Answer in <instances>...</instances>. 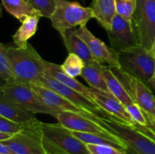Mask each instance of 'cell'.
<instances>
[{"label":"cell","mask_w":155,"mask_h":154,"mask_svg":"<svg viewBox=\"0 0 155 154\" xmlns=\"http://www.w3.org/2000/svg\"><path fill=\"white\" fill-rule=\"evenodd\" d=\"M111 69L133 101L142 108L146 117L155 120V96L151 88L121 69L117 68H111Z\"/></svg>","instance_id":"cell-8"},{"label":"cell","mask_w":155,"mask_h":154,"mask_svg":"<svg viewBox=\"0 0 155 154\" xmlns=\"http://www.w3.org/2000/svg\"><path fill=\"white\" fill-rule=\"evenodd\" d=\"M45 64L46 74L53 77L55 79L58 80L59 82L64 84L65 85L80 92V94L90 99L91 101H94L93 94H92L93 91H92V88L86 87V85L77 81L76 78H73V77L70 76L68 74L65 73L61 68V65L46 61V60L45 61Z\"/></svg>","instance_id":"cell-16"},{"label":"cell","mask_w":155,"mask_h":154,"mask_svg":"<svg viewBox=\"0 0 155 154\" xmlns=\"http://www.w3.org/2000/svg\"><path fill=\"white\" fill-rule=\"evenodd\" d=\"M95 0H93V2H95Z\"/></svg>","instance_id":"cell-38"},{"label":"cell","mask_w":155,"mask_h":154,"mask_svg":"<svg viewBox=\"0 0 155 154\" xmlns=\"http://www.w3.org/2000/svg\"><path fill=\"white\" fill-rule=\"evenodd\" d=\"M81 1H82V2H85V0H81Z\"/></svg>","instance_id":"cell-37"},{"label":"cell","mask_w":155,"mask_h":154,"mask_svg":"<svg viewBox=\"0 0 155 154\" xmlns=\"http://www.w3.org/2000/svg\"><path fill=\"white\" fill-rule=\"evenodd\" d=\"M68 52L81 57L86 63L95 60L88 48L86 42L77 34V29L72 28L59 32Z\"/></svg>","instance_id":"cell-17"},{"label":"cell","mask_w":155,"mask_h":154,"mask_svg":"<svg viewBox=\"0 0 155 154\" xmlns=\"http://www.w3.org/2000/svg\"><path fill=\"white\" fill-rule=\"evenodd\" d=\"M2 2L5 9L21 22L31 15H41L27 0H2Z\"/></svg>","instance_id":"cell-23"},{"label":"cell","mask_w":155,"mask_h":154,"mask_svg":"<svg viewBox=\"0 0 155 154\" xmlns=\"http://www.w3.org/2000/svg\"><path fill=\"white\" fill-rule=\"evenodd\" d=\"M42 131L46 154H90L86 143L61 124L42 122Z\"/></svg>","instance_id":"cell-2"},{"label":"cell","mask_w":155,"mask_h":154,"mask_svg":"<svg viewBox=\"0 0 155 154\" xmlns=\"http://www.w3.org/2000/svg\"><path fill=\"white\" fill-rule=\"evenodd\" d=\"M41 15L36 14L29 16L21 22V25L12 36L15 45L19 48L27 46L28 40L36 34Z\"/></svg>","instance_id":"cell-22"},{"label":"cell","mask_w":155,"mask_h":154,"mask_svg":"<svg viewBox=\"0 0 155 154\" xmlns=\"http://www.w3.org/2000/svg\"><path fill=\"white\" fill-rule=\"evenodd\" d=\"M102 66V63L97 60L86 63L81 76L92 88L99 91L114 98L106 84L105 79L103 75Z\"/></svg>","instance_id":"cell-18"},{"label":"cell","mask_w":155,"mask_h":154,"mask_svg":"<svg viewBox=\"0 0 155 154\" xmlns=\"http://www.w3.org/2000/svg\"><path fill=\"white\" fill-rule=\"evenodd\" d=\"M151 51H152L153 54H154V56H155V41H154V45H153V47H152V49H151Z\"/></svg>","instance_id":"cell-35"},{"label":"cell","mask_w":155,"mask_h":154,"mask_svg":"<svg viewBox=\"0 0 155 154\" xmlns=\"http://www.w3.org/2000/svg\"><path fill=\"white\" fill-rule=\"evenodd\" d=\"M0 77L2 81V84L18 82L10 61L6 57L3 49H2L1 48H0Z\"/></svg>","instance_id":"cell-26"},{"label":"cell","mask_w":155,"mask_h":154,"mask_svg":"<svg viewBox=\"0 0 155 154\" xmlns=\"http://www.w3.org/2000/svg\"><path fill=\"white\" fill-rule=\"evenodd\" d=\"M0 48L3 49L10 61L20 82L30 85L37 82L46 73L45 60L42 58L30 43L23 48L1 43Z\"/></svg>","instance_id":"cell-1"},{"label":"cell","mask_w":155,"mask_h":154,"mask_svg":"<svg viewBox=\"0 0 155 154\" xmlns=\"http://www.w3.org/2000/svg\"><path fill=\"white\" fill-rule=\"evenodd\" d=\"M152 86H153V88H155V73L154 75V79H153V81H152Z\"/></svg>","instance_id":"cell-36"},{"label":"cell","mask_w":155,"mask_h":154,"mask_svg":"<svg viewBox=\"0 0 155 154\" xmlns=\"http://www.w3.org/2000/svg\"><path fill=\"white\" fill-rule=\"evenodd\" d=\"M85 66V62L78 55L69 53L64 63L61 65L62 70L73 78L82 75Z\"/></svg>","instance_id":"cell-25"},{"label":"cell","mask_w":155,"mask_h":154,"mask_svg":"<svg viewBox=\"0 0 155 154\" xmlns=\"http://www.w3.org/2000/svg\"><path fill=\"white\" fill-rule=\"evenodd\" d=\"M15 135V134H12V133L1 132V131H0V142L6 141V140H10V139L12 138Z\"/></svg>","instance_id":"cell-34"},{"label":"cell","mask_w":155,"mask_h":154,"mask_svg":"<svg viewBox=\"0 0 155 154\" xmlns=\"http://www.w3.org/2000/svg\"><path fill=\"white\" fill-rule=\"evenodd\" d=\"M132 25L139 45L152 49L155 41V0H136Z\"/></svg>","instance_id":"cell-7"},{"label":"cell","mask_w":155,"mask_h":154,"mask_svg":"<svg viewBox=\"0 0 155 154\" xmlns=\"http://www.w3.org/2000/svg\"><path fill=\"white\" fill-rule=\"evenodd\" d=\"M0 154H14L9 146L4 143L3 142H0Z\"/></svg>","instance_id":"cell-33"},{"label":"cell","mask_w":155,"mask_h":154,"mask_svg":"<svg viewBox=\"0 0 155 154\" xmlns=\"http://www.w3.org/2000/svg\"><path fill=\"white\" fill-rule=\"evenodd\" d=\"M42 17L49 18L57 8L58 0H28Z\"/></svg>","instance_id":"cell-27"},{"label":"cell","mask_w":155,"mask_h":154,"mask_svg":"<svg viewBox=\"0 0 155 154\" xmlns=\"http://www.w3.org/2000/svg\"><path fill=\"white\" fill-rule=\"evenodd\" d=\"M36 119H35L34 120L30 121L27 123H19V122H16L15 121L0 116V131L12 133L14 134H18L25 130L26 128H28Z\"/></svg>","instance_id":"cell-28"},{"label":"cell","mask_w":155,"mask_h":154,"mask_svg":"<svg viewBox=\"0 0 155 154\" xmlns=\"http://www.w3.org/2000/svg\"><path fill=\"white\" fill-rule=\"evenodd\" d=\"M94 18L106 30H110L112 21L117 14L115 0H95L93 2Z\"/></svg>","instance_id":"cell-21"},{"label":"cell","mask_w":155,"mask_h":154,"mask_svg":"<svg viewBox=\"0 0 155 154\" xmlns=\"http://www.w3.org/2000/svg\"><path fill=\"white\" fill-rule=\"evenodd\" d=\"M118 54L121 70L153 88L155 56L151 50L138 45L119 51Z\"/></svg>","instance_id":"cell-3"},{"label":"cell","mask_w":155,"mask_h":154,"mask_svg":"<svg viewBox=\"0 0 155 154\" xmlns=\"http://www.w3.org/2000/svg\"><path fill=\"white\" fill-rule=\"evenodd\" d=\"M30 87L36 92L39 98L43 101L46 105L50 107L51 108L57 110L58 111H69L74 112V113H79V114L83 115L89 119H94L97 121L99 116L89 113L85 110H82L80 107H77L74 104L64 98L58 93L42 85L38 84V83H33L30 85Z\"/></svg>","instance_id":"cell-14"},{"label":"cell","mask_w":155,"mask_h":154,"mask_svg":"<svg viewBox=\"0 0 155 154\" xmlns=\"http://www.w3.org/2000/svg\"><path fill=\"white\" fill-rule=\"evenodd\" d=\"M94 18L93 9L84 7L77 2L58 0L57 8L50 18L51 25L58 32L86 25Z\"/></svg>","instance_id":"cell-6"},{"label":"cell","mask_w":155,"mask_h":154,"mask_svg":"<svg viewBox=\"0 0 155 154\" xmlns=\"http://www.w3.org/2000/svg\"><path fill=\"white\" fill-rule=\"evenodd\" d=\"M56 119L59 124L72 131L90 133L107 137L116 136L97 121L74 112L61 111Z\"/></svg>","instance_id":"cell-13"},{"label":"cell","mask_w":155,"mask_h":154,"mask_svg":"<svg viewBox=\"0 0 155 154\" xmlns=\"http://www.w3.org/2000/svg\"><path fill=\"white\" fill-rule=\"evenodd\" d=\"M42 154H45V153H42Z\"/></svg>","instance_id":"cell-39"},{"label":"cell","mask_w":155,"mask_h":154,"mask_svg":"<svg viewBox=\"0 0 155 154\" xmlns=\"http://www.w3.org/2000/svg\"><path fill=\"white\" fill-rule=\"evenodd\" d=\"M73 134L82 142L87 144H105L113 146L114 147L119 148L126 151L127 146L125 143L120 140L118 137H107V136L100 135V134H90V133L79 132V131H72Z\"/></svg>","instance_id":"cell-24"},{"label":"cell","mask_w":155,"mask_h":154,"mask_svg":"<svg viewBox=\"0 0 155 154\" xmlns=\"http://www.w3.org/2000/svg\"><path fill=\"white\" fill-rule=\"evenodd\" d=\"M107 33L110 47L118 52L139 45L132 22L117 14L114 18L110 30Z\"/></svg>","instance_id":"cell-12"},{"label":"cell","mask_w":155,"mask_h":154,"mask_svg":"<svg viewBox=\"0 0 155 154\" xmlns=\"http://www.w3.org/2000/svg\"><path fill=\"white\" fill-rule=\"evenodd\" d=\"M42 123L36 119L28 128L3 143L9 146L14 154L45 153L42 145Z\"/></svg>","instance_id":"cell-9"},{"label":"cell","mask_w":155,"mask_h":154,"mask_svg":"<svg viewBox=\"0 0 155 154\" xmlns=\"http://www.w3.org/2000/svg\"><path fill=\"white\" fill-rule=\"evenodd\" d=\"M0 116L19 123H27L36 119L34 113L0 95Z\"/></svg>","instance_id":"cell-19"},{"label":"cell","mask_w":155,"mask_h":154,"mask_svg":"<svg viewBox=\"0 0 155 154\" xmlns=\"http://www.w3.org/2000/svg\"><path fill=\"white\" fill-rule=\"evenodd\" d=\"M77 34L86 42L89 51L95 60L101 63H107L109 67L120 69L118 51L109 47L103 41L94 36L86 25L77 29Z\"/></svg>","instance_id":"cell-11"},{"label":"cell","mask_w":155,"mask_h":154,"mask_svg":"<svg viewBox=\"0 0 155 154\" xmlns=\"http://www.w3.org/2000/svg\"><path fill=\"white\" fill-rule=\"evenodd\" d=\"M125 107L135 123L139 124L140 125H148V121H147L145 113L136 103H132L126 106Z\"/></svg>","instance_id":"cell-31"},{"label":"cell","mask_w":155,"mask_h":154,"mask_svg":"<svg viewBox=\"0 0 155 154\" xmlns=\"http://www.w3.org/2000/svg\"><path fill=\"white\" fill-rule=\"evenodd\" d=\"M97 122L125 143L127 154H155V142L132 125L122 123L109 114L99 116Z\"/></svg>","instance_id":"cell-4"},{"label":"cell","mask_w":155,"mask_h":154,"mask_svg":"<svg viewBox=\"0 0 155 154\" xmlns=\"http://www.w3.org/2000/svg\"><path fill=\"white\" fill-rule=\"evenodd\" d=\"M117 14L132 22L136 7V0H115Z\"/></svg>","instance_id":"cell-29"},{"label":"cell","mask_w":155,"mask_h":154,"mask_svg":"<svg viewBox=\"0 0 155 154\" xmlns=\"http://www.w3.org/2000/svg\"><path fill=\"white\" fill-rule=\"evenodd\" d=\"M146 119L148 121V125H140L139 124L135 123L132 126L134 127L136 129H137L138 131L145 134L148 138L155 142V120L148 117H146Z\"/></svg>","instance_id":"cell-32"},{"label":"cell","mask_w":155,"mask_h":154,"mask_svg":"<svg viewBox=\"0 0 155 154\" xmlns=\"http://www.w3.org/2000/svg\"><path fill=\"white\" fill-rule=\"evenodd\" d=\"M27 1H28V0H27ZM28 2H29V1H28Z\"/></svg>","instance_id":"cell-40"},{"label":"cell","mask_w":155,"mask_h":154,"mask_svg":"<svg viewBox=\"0 0 155 154\" xmlns=\"http://www.w3.org/2000/svg\"><path fill=\"white\" fill-rule=\"evenodd\" d=\"M0 89L5 98L34 114L42 113L56 118L60 112L46 105L29 85L20 82L4 83Z\"/></svg>","instance_id":"cell-5"},{"label":"cell","mask_w":155,"mask_h":154,"mask_svg":"<svg viewBox=\"0 0 155 154\" xmlns=\"http://www.w3.org/2000/svg\"><path fill=\"white\" fill-rule=\"evenodd\" d=\"M90 154H127L125 150L105 144H86Z\"/></svg>","instance_id":"cell-30"},{"label":"cell","mask_w":155,"mask_h":154,"mask_svg":"<svg viewBox=\"0 0 155 154\" xmlns=\"http://www.w3.org/2000/svg\"><path fill=\"white\" fill-rule=\"evenodd\" d=\"M92 91L94 101L103 111L116 118L122 123L127 124L128 125H134L135 122L132 119L124 104H121L115 98L108 96L99 91L93 88Z\"/></svg>","instance_id":"cell-15"},{"label":"cell","mask_w":155,"mask_h":154,"mask_svg":"<svg viewBox=\"0 0 155 154\" xmlns=\"http://www.w3.org/2000/svg\"><path fill=\"white\" fill-rule=\"evenodd\" d=\"M38 84L42 85L51 90L54 91L59 95L63 96L68 101H71L72 104L76 105L77 107H80L82 110L88 112L89 113L95 115V116H100V117H104L108 113L103 111L94 101H91L88 98L85 97L80 92L77 91L74 89L65 85L62 82H59L58 80L55 79L53 77L50 76L49 75L45 73L37 82Z\"/></svg>","instance_id":"cell-10"},{"label":"cell","mask_w":155,"mask_h":154,"mask_svg":"<svg viewBox=\"0 0 155 154\" xmlns=\"http://www.w3.org/2000/svg\"><path fill=\"white\" fill-rule=\"evenodd\" d=\"M102 72L107 88H108L111 95L115 99L120 101L125 107L134 102L130 97V94L127 92L119 79L113 72L111 68L109 67L108 66L103 65Z\"/></svg>","instance_id":"cell-20"}]
</instances>
